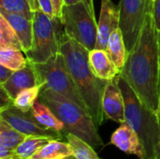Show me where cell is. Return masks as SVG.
<instances>
[{
  "label": "cell",
  "instance_id": "d6986e66",
  "mask_svg": "<svg viewBox=\"0 0 160 159\" xmlns=\"http://www.w3.org/2000/svg\"><path fill=\"white\" fill-rule=\"evenodd\" d=\"M22 52V50L13 48L0 49V65L13 71L24 68L28 64V59L24 57Z\"/></svg>",
  "mask_w": 160,
  "mask_h": 159
},
{
  "label": "cell",
  "instance_id": "f546056e",
  "mask_svg": "<svg viewBox=\"0 0 160 159\" xmlns=\"http://www.w3.org/2000/svg\"><path fill=\"white\" fill-rule=\"evenodd\" d=\"M13 72H14L13 70L8 68L7 67L0 65V84L5 83L9 79V77L12 75Z\"/></svg>",
  "mask_w": 160,
  "mask_h": 159
},
{
  "label": "cell",
  "instance_id": "2e32d148",
  "mask_svg": "<svg viewBox=\"0 0 160 159\" xmlns=\"http://www.w3.org/2000/svg\"><path fill=\"white\" fill-rule=\"evenodd\" d=\"M30 112L34 118L38 121V123L40 124L42 127L62 133L66 138L65 125L52 111V109L45 103H43L39 99L37 100Z\"/></svg>",
  "mask_w": 160,
  "mask_h": 159
},
{
  "label": "cell",
  "instance_id": "5bb4252c",
  "mask_svg": "<svg viewBox=\"0 0 160 159\" xmlns=\"http://www.w3.org/2000/svg\"><path fill=\"white\" fill-rule=\"evenodd\" d=\"M0 14L7 19L16 32L22 43L23 52H27L31 49L33 43V19L22 14L11 13L4 10H0Z\"/></svg>",
  "mask_w": 160,
  "mask_h": 159
},
{
  "label": "cell",
  "instance_id": "6da1fadb",
  "mask_svg": "<svg viewBox=\"0 0 160 159\" xmlns=\"http://www.w3.org/2000/svg\"><path fill=\"white\" fill-rule=\"evenodd\" d=\"M120 76L128 82L140 99L158 115L160 66L153 7L147 13L135 46L128 52Z\"/></svg>",
  "mask_w": 160,
  "mask_h": 159
},
{
  "label": "cell",
  "instance_id": "603a6c76",
  "mask_svg": "<svg viewBox=\"0 0 160 159\" xmlns=\"http://www.w3.org/2000/svg\"><path fill=\"white\" fill-rule=\"evenodd\" d=\"M13 48L22 51V43L7 19L0 14V49Z\"/></svg>",
  "mask_w": 160,
  "mask_h": 159
},
{
  "label": "cell",
  "instance_id": "8fae6325",
  "mask_svg": "<svg viewBox=\"0 0 160 159\" xmlns=\"http://www.w3.org/2000/svg\"><path fill=\"white\" fill-rule=\"evenodd\" d=\"M119 77L118 74L112 80L108 81L102 98V108L108 119L122 124L126 122L125 100L119 87Z\"/></svg>",
  "mask_w": 160,
  "mask_h": 159
},
{
  "label": "cell",
  "instance_id": "9a60e30c",
  "mask_svg": "<svg viewBox=\"0 0 160 159\" xmlns=\"http://www.w3.org/2000/svg\"><path fill=\"white\" fill-rule=\"evenodd\" d=\"M89 64L97 77L110 81L115 78L120 70L111 60L106 50L94 49L89 52Z\"/></svg>",
  "mask_w": 160,
  "mask_h": 159
},
{
  "label": "cell",
  "instance_id": "ab89813d",
  "mask_svg": "<svg viewBox=\"0 0 160 159\" xmlns=\"http://www.w3.org/2000/svg\"><path fill=\"white\" fill-rule=\"evenodd\" d=\"M151 1H152V2H153V3H154V2H155V1H156V0H151Z\"/></svg>",
  "mask_w": 160,
  "mask_h": 159
},
{
  "label": "cell",
  "instance_id": "cb8c5ba5",
  "mask_svg": "<svg viewBox=\"0 0 160 159\" xmlns=\"http://www.w3.org/2000/svg\"><path fill=\"white\" fill-rule=\"evenodd\" d=\"M40 91H41V85L39 84L22 90L21 93L18 94V96L14 99L13 105L17 109L21 110L22 112H30L35 102L38 100Z\"/></svg>",
  "mask_w": 160,
  "mask_h": 159
},
{
  "label": "cell",
  "instance_id": "4fadbf2b",
  "mask_svg": "<svg viewBox=\"0 0 160 159\" xmlns=\"http://www.w3.org/2000/svg\"><path fill=\"white\" fill-rule=\"evenodd\" d=\"M0 85L13 100L22 90L38 85L37 74L31 62L28 61V64L24 68L14 71L9 79Z\"/></svg>",
  "mask_w": 160,
  "mask_h": 159
},
{
  "label": "cell",
  "instance_id": "ba28073f",
  "mask_svg": "<svg viewBox=\"0 0 160 159\" xmlns=\"http://www.w3.org/2000/svg\"><path fill=\"white\" fill-rule=\"evenodd\" d=\"M152 7L151 0H120V29L128 52L135 46Z\"/></svg>",
  "mask_w": 160,
  "mask_h": 159
},
{
  "label": "cell",
  "instance_id": "ac0fdd59",
  "mask_svg": "<svg viewBox=\"0 0 160 159\" xmlns=\"http://www.w3.org/2000/svg\"><path fill=\"white\" fill-rule=\"evenodd\" d=\"M73 156L70 144L60 140H51L30 159H63Z\"/></svg>",
  "mask_w": 160,
  "mask_h": 159
},
{
  "label": "cell",
  "instance_id": "d4e9b609",
  "mask_svg": "<svg viewBox=\"0 0 160 159\" xmlns=\"http://www.w3.org/2000/svg\"><path fill=\"white\" fill-rule=\"evenodd\" d=\"M0 10L22 14L31 19H34L35 13L31 0H0Z\"/></svg>",
  "mask_w": 160,
  "mask_h": 159
},
{
  "label": "cell",
  "instance_id": "836d02e7",
  "mask_svg": "<svg viewBox=\"0 0 160 159\" xmlns=\"http://www.w3.org/2000/svg\"><path fill=\"white\" fill-rule=\"evenodd\" d=\"M158 56H159L160 66V31H158Z\"/></svg>",
  "mask_w": 160,
  "mask_h": 159
},
{
  "label": "cell",
  "instance_id": "8d00e7d4",
  "mask_svg": "<svg viewBox=\"0 0 160 159\" xmlns=\"http://www.w3.org/2000/svg\"><path fill=\"white\" fill-rule=\"evenodd\" d=\"M158 116L160 118V99H159V109H158Z\"/></svg>",
  "mask_w": 160,
  "mask_h": 159
},
{
  "label": "cell",
  "instance_id": "d590c367",
  "mask_svg": "<svg viewBox=\"0 0 160 159\" xmlns=\"http://www.w3.org/2000/svg\"><path fill=\"white\" fill-rule=\"evenodd\" d=\"M63 159H76V157L74 156H70V157H65Z\"/></svg>",
  "mask_w": 160,
  "mask_h": 159
},
{
  "label": "cell",
  "instance_id": "e0dca14e",
  "mask_svg": "<svg viewBox=\"0 0 160 159\" xmlns=\"http://www.w3.org/2000/svg\"><path fill=\"white\" fill-rule=\"evenodd\" d=\"M106 51L111 60L114 63L116 67L121 71L126 64L128 52L120 27L114 30L111 34L108 40V46Z\"/></svg>",
  "mask_w": 160,
  "mask_h": 159
},
{
  "label": "cell",
  "instance_id": "ffe728a7",
  "mask_svg": "<svg viewBox=\"0 0 160 159\" xmlns=\"http://www.w3.org/2000/svg\"><path fill=\"white\" fill-rule=\"evenodd\" d=\"M51 138L41 136H27L24 141L16 148L17 157L30 159L43 145L50 142Z\"/></svg>",
  "mask_w": 160,
  "mask_h": 159
},
{
  "label": "cell",
  "instance_id": "1f68e13d",
  "mask_svg": "<svg viewBox=\"0 0 160 159\" xmlns=\"http://www.w3.org/2000/svg\"><path fill=\"white\" fill-rule=\"evenodd\" d=\"M83 2H84V4L86 5L87 8H88V10L90 11V13L92 14V16H93L95 19H97V18H96V12H95L94 0H83Z\"/></svg>",
  "mask_w": 160,
  "mask_h": 159
},
{
  "label": "cell",
  "instance_id": "4316f807",
  "mask_svg": "<svg viewBox=\"0 0 160 159\" xmlns=\"http://www.w3.org/2000/svg\"><path fill=\"white\" fill-rule=\"evenodd\" d=\"M0 99H1V105H0V110L6 109L8 107H10L13 105L14 100L9 97V95L5 91L4 88L1 87V95H0Z\"/></svg>",
  "mask_w": 160,
  "mask_h": 159
},
{
  "label": "cell",
  "instance_id": "f1b7e54d",
  "mask_svg": "<svg viewBox=\"0 0 160 159\" xmlns=\"http://www.w3.org/2000/svg\"><path fill=\"white\" fill-rule=\"evenodd\" d=\"M153 15L157 30L160 31V0H156L153 3Z\"/></svg>",
  "mask_w": 160,
  "mask_h": 159
},
{
  "label": "cell",
  "instance_id": "83f0119b",
  "mask_svg": "<svg viewBox=\"0 0 160 159\" xmlns=\"http://www.w3.org/2000/svg\"><path fill=\"white\" fill-rule=\"evenodd\" d=\"M17 157L16 149L0 145V159H13Z\"/></svg>",
  "mask_w": 160,
  "mask_h": 159
},
{
  "label": "cell",
  "instance_id": "484cf974",
  "mask_svg": "<svg viewBox=\"0 0 160 159\" xmlns=\"http://www.w3.org/2000/svg\"><path fill=\"white\" fill-rule=\"evenodd\" d=\"M31 5L34 11L40 10L52 17H55L54 7L52 0H31Z\"/></svg>",
  "mask_w": 160,
  "mask_h": 159
},
{
  "label": "cell",
  "instance_id": "5b68a950",
  "mask_svg": "<svg viewBox=\"0 0 160 159\" xmlns=\"http://www.w3.org/2000/svg\"><path fill=\"white\" fill-rule=\"evenodd\" d=\"M66 34L60 17L36 10L33 19V43L25 52L32 63H44L60 52Z\"/></svg>",
  "mask_w": 160,
  "mask_h": 159
},
{
  "label": "cell",
  "instance_id": "4dcf8cb0",
  "mask_svg": "<svg viewBox=\"0 0 160 159\" xmlns=\"http://www.w3.org/2000/svg\"><path fill=\"white\" fill-rule=\"evenodd\" d=\"M52 4H53L55 16L60 17L61 12H62V8H63V6H64V1L63 0H52Z\"/></svg>",
  "mask_w": 160,
  "mask_h": 159
},
{
  "label": "cell",
  "instance_id": "3957f363",
  "mask_svg": "<svg viewBox=\"0 0 160 159\" xmlns=\"http://www.w3.org/2000/svg\"><path fill=\"white\" fill-rule=\"evenodd\" d=\"M38 99L49 106L63 122L66 135L71 133L88 142L94 148L103 145L97 124L88 112L81 106L49 89H41Z\"/></svg>",
  "mask_w": 160,
  "mask_h": 159
},
{
  "label": "cell",
  "instance_id": "74e56055",
  "mask_svg": "<svg viewBox=\"0 0 160 159\" xmlns=\"http://www.w3.org/2000/svg\"><path fill=\"white\" fill-rule=\"evenodd\" d=\"M13 159H23V158H21V157H15V158Z\"/></svg>",
  "mask_w": 160,
  "mask_h": 159
},
{
  "label": "cell",
  "instance_id": "f35d334b",
  "mask_svg": "<svg viewBox=\"0 0 160 159\" xmlns=\"http://www.w3.org/2000/svg\"><path fill=\"white\" fill-rule=\"evenodd\" d=\"M147 159H155V157H150V158H147Z\"/></svg>",
  "mask_w": 160,
  "mask_h": 159
},
{
  "label": "cell",
  "instance_id": "d6a6232c",
  "mask_svg": "<svg viewBox=\"0 0 160 159\" xmlns=\"http://www.w3.org/2000/svg\"><path fill=\"white\" fill-rule=\"evenodd\" d=\"M64 1V5L69 6V5H75L78 4L80 2H83V0H63Z\"/></svg>",
  "mask_w": 160,
  "mask_h": 159
},
{
  "label": "cell",
  "instance_id": "9c48e42d",
  "mask_svg": "<svg viewBox=\"0 0 160 159\" xmlns=\"http://www.w3.org/2000/svg\"><path fill=\"white\" fill-rule=\"evenodd\" d=\"M0 119L5 120L12 127L25 136H41L53 140H62L65 138L62 133L46 128L38 124L31 112H22L14 105L0 110Z\"/></svg>",
  "mask_w": 160,
  "mask_h": 159
},
{
  "label": "cell",
  "instance_id": "7a4b0ae2",
  "mask_svg": "<svg viewBox=\"0 0 160 159\" xmlns=\"http://www.w3.org/2000/svg\"><path fill=\"white\" fill-rule=\"evenodd\" d=\"M89 52L79 42L65 36L60 52L89 114L99 127L105 118L102 98L108 81L99 79L93 72L89 64Z\"/></svg>",
  "mask_w": 160,
  "mask_h": 159
},
{
  "label": "cell",
  "instance_id": "7c38bea8",
  "mask_svg": "<svg viewBox=\"0 0 160 159\" xmlns=\"http://www.w3.org/2000/svg\"><path fill=\"white\" fill-rule=\"evenodd\" d=\"M111 143L126 154L134 155L139 159H147L139 135L127 122L120 124V127L112 133Z\"/></svg>",
  "mask_w": 160,
  "mask_h": 159
},
{
  "label": "cell",
  "instance_id": "52a82bcc",
  "mask_svg": "<svg viewBox=\"0 0 160 159\" xmlns=\"http://www.w3.org/2000/svg\"><path fill=\"white\" fill-rule=\"evenodd\" d=\"M60 19L67 37L79 42L88 51L96 49L98 22L88 10L84 2L64 5Z\"/></svg>",
  "mask_w": 160,
  "mask_h": 159
},
{
  "label": "cell",
  "instance_id": "7402d4cb",
  "mask_svg": "<svg viewBox=\"0 0 160 159\" xmlns=\"http://www.w3.org/2000/svg\"><path fill=\"white\" fill-rule=\"evenodd\" d=\"M26 137L27 136L16 130L5 120L0 119V145L16 149Z\"/></svg>",
  "mask_w": 160,
  "mask_h": 159
},
{
  "label": "cell",
  "instance_id": "277c9868",
  "mask_svg": "<svg viewBox=\"0 0 160 159\" xmlns=\"http://www.w3.org/2000/svg\"><path fill=\"white\" fill-rule=\"evenodd\" d=\"M119 87L125 100L126 122L139 135L147 158L154 157L160 144L159 116L140 99L135 91L121 76L119 77Z\"/></svg>",
  "mask_w": 160,
  "mask_h": 159
},
{
  "label": "cell",
  "instance_id": "30bf717a",
  "mask_svg": "<svg viewBox=\"0 0 160 159\" xmlns=\"http://www.w3.org/2000/svg\"><path fill=\"white\" fill-rule=\"evenodd\" d=\"M120 27V10L112 0H101L96 49L106 50L111 34Z\"/></svg>",
  "mask_w": 160,
  "mask_h": 159
},
{
  "label": "cell",
  "instance_id": "e575fe53",
  "mask_svg": "<svg viewBox=\"0 0 160 159\" xmlns=\"http://www.w3.org/2000/svg\"><path fill=\"white\" fill-rule=\"evenodd\" d=\"M155 159H160V144L158 145L157 151H156V154H155Z\"/></svg>",
  "mask_w": 160,
  "mask_h": 159
},
{
  "label": "cell",
  "instance_id": "44dd1931",
  "mask_svg": "<svg viewBox=\"0 0 160 159\" xmlns=\"http://www.w3.org/2000/svg\"><path fill=\"white\" fill-rule=\"evenodd\" d=\"M65 139L70 144L76 159H101L94 150V147L81 138L68 133Z\"/></svg>",
  "mask_w": 160,
  "mask_h": 159
},
{
  "label": "cell",
  "instance_id": "8992f818",
  "mask_svg": "<svg viewBox=\"0 0 160 159\" xmlns=\"http://www.w3.org/2000/svg\"><path fill=\"white\" fill-rule=\"evenodd\" d=\"M31 64L37 74L38 82L41 85V89L52 90L75 102L88 112L61 52L51 57L44 63L31 62Z\"/></svg>",
  "mask_w": 160,
  "mask_h": 159
}]
</instances>
